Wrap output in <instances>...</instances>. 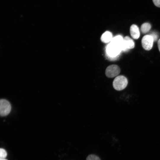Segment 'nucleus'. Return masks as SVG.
I'll list each match as a JSON object with an SVG mask.
<instances>
[{"label": "nucleus", "instance_id": "1", "mask_svg": "<svg viewBox=\"0 0 160 160\" xmlns=\"http://www.w3.org/2000/svg\"><path fill=\"white\" fill-rule=\"evenodd\" d=\"M128 81L124 76L120 75L117 76L114 79L113 85L114 88L118 91L122 90L127 86Z\"/></svg>", "mask_w": 160, "mask_h": 160}, {"label": "nucleus", "instance_id": "2", "mask_svg": "<svg viewBox=\"0 0 160 160\" xmlns=\"http://www.w3.org/2000/svg\"><path fill=\"white\" fill-rule=\"evenodd\" d=\"M121 51L120 47L111 42L108 45L106 48L107 55L112 58L118 57Z\"/></svg>", "mask_w": 160, "mask_h": 160}, {"label": "nucleus", "instance_id": "3", "mask_svg": "<svg viewBox=\"0 0 160 160\" xmlns=\"http://www.w3.org/2000/svg\"><path fill=\"white\" fill-rule=\"evenodd\" d=\"M11 107L10 103L7 100L1 99L0 100V114L4 116L8 115L11 110Z\"/></svg>", "mask_w": 160, "mask_h": 160}, {"label": "nucleus", "instance_id": "4", "mask_svg": "<svg viewBox=\"0 0 160 160\" xmlns=\"http://www.w3.org/2000/svg\"><path fill=\"white\" fill-rule=\"evenodd\" d=\"M120 69L117 65H112L108 66L106 69V76L109 78H112L117 76L120 73Z\"/></svg>", "mask_w": 160, "mask_h": 160}, {"label": "nucleus", "instance_id": "5", "mask_svg": "<svg viewBox=\"0 0 160 160\" xmlns=\"http://www.w3.org/2000/svg\"><path fill=\"white\" fill-rule=\"evenodd\" d=\"M153 41V37L150 35L144 36L141 40L143 47L145 50H150L152 47Z\"/></svg>", "mask_w": 160, "mask_h": 160}, {"label": "nucleus", "instance_id": "6", "mask_svg": "<svg viewBox=\"0 0 160 160\" xmlns=\"http://www.w3.org/2000/svg\"><path fill=\"white\" fill-rule=\"evenodd\" d=\"M134 47L135 43L133 40L129 36H126L124 38L122 51L126 52Z\"/></svg>", "mask_w": 160, "mask_h": 160}, {"label": "nucleus", "instance_id": "7", "mask_svg": "<svg viewBox=\"0 0 160 160\" xmlns=\"http://www.w3.org/2000/svg\"><path fill=\"white\" fill-rule=\"evenodd\" d=\"M130 32L131 36L134 39H137L140 36V32L138 26L135 24L131 25L130 29Z\"/></svg>", "mask_w": 160, "mask_h": 160}, {"label": "nucleus", "instance_id": "8", "mask_svg": "<svg viewBox=\"0 0 160 160\" xmlns=\"http://www.w3.org/2000/svg\"><path fill=\"white\" fill-rule=\"evenodd\" d=\"M124 39L121 35H118L113 38L110 42L120 47L121 50Z\"/></svg>", "mask_w": 160, "mask_h": 160}, {"label": "nucleus", "instance_id": "9", "mask_svg": "<svg viewBox=\"0 0 160 160\" xmlns=\"http://www.w3.org/2000/svg\"><path fill=\"white\" fill-rule=\"evenodd\" d=\"M112 39V33L108 31H106L102 35L100 39L103 43H107L111 41Z\"/></svg>", "mask_w": 160, "mask_h": 160}, {"label": "nucleus", "instance_id": "10", "mask_svg": "<svg viewBox=\"0 0 160 160\" xmlns=\"http://www.w3.org/2000/svg\"><path fill=\"white\" fill-rule=\"evenodd\" d=\"M151 28V24L148 23H145L142 24L141 26V31L143 33L148 32Z\"/></svg>", "mask_w": 160, "mask_h": 160}, {"label": "nucleus", "instance_id": "11", "mask_svg": "<svg viewBox=\"0 0 160 160\" xmlns=\"http://www.w3.org/2000/svg\"><path fill=\"white\" fill-rule=\"evenodd\" d=\"M7 152L6 150L2 148L0 149V160L5 159L7 156Z\"/></svg>", "mask_w": 160, "mask_h": 160}, {"label": "nucleus", "instance_id": "12", "mask_svg": "<svg viewBox=\"0 0 160 160\" xmlns=\"http://www.w3.org/2000/svg\"><path fill=\"white\" fill-rule=\"evenodd\" d=\"M86 160H100L97 156L94 154H90L87 157Z\"/></svg>", "mask_w": 160, "mask_h": 160}, {"label": "nucleus", "instance_id": "13", "mask_svg": "<svg viewBox=\"0 0 160 160\" xmlns=\"http://www.w3.org/2000/svg\"><path fill=\"white\" fill-rule=\"evenodd\" d=\"M155 5L157 7H160V0H152Z\"/></svg>", "mask_w": 160, "mask_h": 160}, {"label": "nucleus", "instance_id": "14", "mask_svg": "<svg viewBox=\"0 0 160 160\" xmlns=\"http://www.w3.org/2000/svg\"><path fill=\"white\" fill-rule=\"evenodd\" d=\"M150 35H151L153 37L154 40V41H155L157 40V35H156V34L155 33H153Z\"/></svg>", "mask_w": 160, "mask_h": 160}, {"label": "nucleus", "instance_id": "15", "mask_svg": "<svg viewBox=\"0 0 160 160\" xmlns=\"http://www.w3.org/2000/svg\"><path fill=\"white\" fill-rule=\"evenodd\" d=\"M158 46L159 50L160 52V39H159L158 41Z\"/></svg>", "mask_w": 160, "mask_h": 160}, {"label": "nucleus", "instance_id": "16", "mask_svg": "<svg viewBox=\"0 0 160 160\" xmlns=\"http://www.w3.org/2000/svg\"><path fill=\"white\" fill-rule=\"evenodd\" d=\"M7 160L6 159H1V160Z\"/></svg>", "mask_w": 160, "mask_h": 160}]
</instances>
